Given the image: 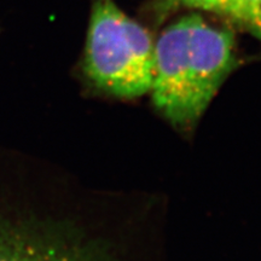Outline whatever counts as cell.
<instances>
[{"label": "cell", "instance_id": "cell-1", "mask_svg": "<svg viewBox=\"0 0 261 261\" xmlns=\"http://www.w3.org/2000/svg\"><path fill=\"white\" fill-rule=\"evenodd\" d=\"M84 68L98 89L116 97H140L151 90L154 41L114 0H93Z\"/></svg>", "mask_w": 261, "mask_h": 261}, {"label": "cell", "instance_id": "cell-2", "mask_svg": "<svg viewBox=\"0 0 261 261\" xmlns=\"http://www.w3.org/2000/svg\"><path fill=\"white\" fill-rule=\"evenodd\" d=\"M0 261H115L69 227L0 217Z\"/></svg>", "mask_w": 261, "mask_h": 261}, {"label": "cell", "instance_id": "cell-3", "mask_svg": "<svg viewBox=\"0 0 261 261\" xmlns=\"http://www.w3.org/2000/svg\"><path fill=\"white\" fill-rule=\"evenodd\" d=\"M189 15L173 22L154 42L151 92L155 107L177 125L197 120L189 74Z\"/></svg>", "mask_w": 261, "mask_h": 261}, {"label": "cell", "instance_id": "cell-4", "mask_svg": "<svg viewBox=\"0 0 261 261\" xmlns=\"http://www.w3.org/2000/svg\"><path fill=\"white\" fill-rule=\"evenodd\" d=\"M233 42L230 31L208 23L198 14L189 15V74L192 108L197 119L232 69Z\"/></svg>", "mask_w": 261, "mask_h": 261}, {"label": "cell", "instance_id": "cell-5", "mask_svg": "<svg viewBox=\"0 0 261 261\" xmlns=\"http://www.w3.org/2000/svg\"><path fill=\"white\" fill-rule=\"evenodd\" d=\"M227 17L261 39V0H232Z\"/></svg>", "mask_w": 261, "mask_h": 261}, {"label": "cell", "instance_id": "cell-6", "mask_svg": "<svg viewBox=\"0 0 261 261\" xmlns=\"http://www.w3.org/2000/svg\"><path fill=\"white\" fill-rule=\"evenodd\" d=\"M169 2L175 5L215 12V14L224 15L227 17L232 0H169Z\"/></svg>", "mask_w": 261, "mask_h": 261}]
</instances>
